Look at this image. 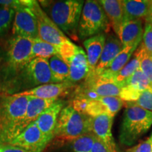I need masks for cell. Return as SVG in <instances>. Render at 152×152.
Segmentation results:
<instances>
[{"label": "cell", "instance_id": "24", "mask_svg": "<svg viewBox=\"0 0 152 152\" xmlns=\"http://www.w3.org/2000/svg\"><path fill=\"white\" fill-rule=\"evenodd\" d=\"M137 47H138L137 46H128L123 47L121 52L114 58L109 67L98 75H100L101 77H104V78L111 80H112V78L114 77V75H116L128 64L133 53H134V51H136Z\"/></svg>", "mask_w": 152, "mask_h": 152}, {"label": "cell", "instance_id": "30", "mask_svg": "<svg viewBox=\"0 0 152 152\" xmlns=\"http://www.w3.org/2000/svg\"><path fill=\"white\" fill-rule=\"evenodd\" d=\"M14 16V9L0 6V37L4 35L10 30Z\"/></svg>", "mask_w": 152, "mask_h": 152}, {"label": "cell", "instance_id": "11", "mask_svg": "<svg viewBox=\"0 0 152 152\" xmlns=\"http://www.w3.org/2000/svg\"><path fill=\"white\" fill-rule=\"evenodd\" d=\"M77 88L90 91L100 97L119 96L121 87L111 80H108L94 73L87 74V77Z\"/></svg>", "mask_w": 152, "mask_h": 152}, {"label": "cell", "instance_id": "35", "mask_svg": "<svg viewBox=\"0 0 152 152\" xmlns=\"http://www.w3.org/2000/svg\"><path fill=\"white\" fill-rule=\"evenodd\" d=\"M0 152H30L9 143L0 144Z\"/></svg>", "mask_w": 152, "mask_h": 152}, {"label": "cell", "instance_id": "34", "mask_svg": "<svg viewBox=\"0 0 152 152\" xmlns=\"http://www.w3.org/2000/svg\"><path fill=\"white\" fill-rule=\"evenodd\" d=\"M91 152H118V151H114L113 150L110 149L104 142L101 141L96 138V141H95L94 145L92 149Z\"/></svg>", "mask_w": 152, "mask_h": 152}, {"label": "cell", "instance_id": "37", "mask_svg": "<svg viewBox=\"0 0 152 152\" xmlns=\"http://www.w3.org/2000/svg\"><path fill=\"white\" fill-rule=\"evenodd\" d=\"M150 23V24H151V25H152V21H151V23Z\"/></svg>", "mask_w": 152, "mask_h": 152}, {"label": "cell", "instance_id": "36", "mask_svg": "<svg viewBox=\"0 0 152 152\" xmlns=\"http://www.w3.org/2000/svg\"><path fill=\"white\" fill-rule=\"evenodd\" d=\"M146 23H151L152 21V1H151V4H150L149 11L148 13L147 16L145 18Z\"/></svg>", "mask_w": 152, "mask_h": 152}, {"label": "cell", "instance_id": "3", "mask_svg": "<svg viewBox=\"0 0 152 152\" xmlns=\"http://www.w3.org/2000/svg\"><path fill=\"white\" fill-rule=\"evenodd\" d=\"M125 106L119 139L123 145L131 146L151 127L152 111L134 105Z\"/></svg>", "mask_w": 152, "mask_h": 152}, {"label": "cell", "instance_id": "7", "mask_svg": "<svg viewBox=\"0 0 152 152\" xmlns=\"http://www.w3.org/2000/svg\"><path fill=\"white\" fill-rule=\"evenodd\" d=\"M30 9L37 19L39 38L57 48L70 40L43 11L38 1L31 0Z\"/></svg>", "mask_w": 152, "mask_h": 152}, {"label": "cell", "instance_id": "21", "mask_svg": "<svg viewBox=\"0 0 152 152\" xmlns=\"http://www.w3.org/2000/svg\"><path fill=\"white\" fill-rule=\"evenodd\" d=\"M124 13V23L134 20L146 18L149 11L151 1L149 0H122Z\"/></svg>", "mask_w": 152, "mask_h": 152}, {"label": "cell", "instance_id": "2", "mask_svg": "<svg viewBox=\"0 0 152 152\" xmlns=\"http://www.w3.org/2000/svg\"><path fill=\"white\" fill-rule=\"evenodd\" d=\"M56 26L69 37L77 39V28L85 1L83 0L38 1Z\"/></svg>", "mask_w": 152, "mask_h": 152}, {"label": "cell", "instance_id": "25", "mask_svg": "<svg viewBox=\"0 0 152 152\" xmlns=\"http://www.w3.org/2000/svg\"><path fill=\"white\" fill-rule=\"evenodd\" d=\"M52 75L53 83H61L69 80V66L58 55H55L49 59Z\"/></svg>", "mask_w": 152, "mask_h": 152}, {"label": "cell", "instance_id": "10", "mask_svg": "<svg viewBox=\"0 0 152 152\" xmlns=\"http://www.w3.org/2000/svg\"><path fill=\"white\" fill-rule=\"evenodd\" d=\"M51 140L39 130L36 123L30 124L9 144L30 152H42Z\"/></svg>", "mask_w": 152, "mask_h": 152}, {"label": "cell", "instance_id": "29", "mask_svg": "<svg viewBox=\"0 0 152 152\" xmlns=\"http://www.w3.org/2000/svg\"><path fill=\"white\" fill-rule=\"evenodd\" d=\"M96 140V137L92 133H85L72 142L73 151L91 152Z\"/></svg>", "mask_w": 152, "mask_h": 152}, {"label": "cell", "instance_id": "13", "mask_svg": "<svg viewBox=\"0 0 152 152\" xmlns=\"http://www.w3.org/2000/svg\"><path fill=\"white\" fill-rule=\"evenodd\" d=\"M113 117L104 113L89 118V132L92 133L98 140L104 142L110 149L117 151L116 145L112 136L111 128Z\"/></svg>", "mask_w": 152, "mask_h": 152}, {"label": "cell", "instance_id": "28", "mask_svg": "<svg viewBox=\"0 0 152 152\" xmlns=\"http://www.w3.org/2000/svg\"><path fill=\"white\" fill-rule=\"evenodd\" d=\"M134 54L139 58V68L142 73L147 76L151 85H152V56L146 52L142 44L136 49Z\"/></svg>", "mask_w": 152, "mask_h": 152}, {"label": "cell", "instance_id": "6", "mask_svg": "<svg viewBox=\"0 0 152 152\" xmlns=\"http://www.w3.org/2000/svg\"><path fill=\"white\" fill-rule=\"evenodd\" d=\"M60 56L69 66L70 76L68 82L75 85L84 80L89 72L86 52L69 40L58 48Z\"/></svg>", "mask_w": 152, "mask_h": 152}, {"label": "cell", "instance_id": "32", "mask_svg": "<svg viewBox=\"0 0 152 152\" xmlns=\"http://www.w3.org/2000/svg\"><path fill=\"white\" fill-rule=\"evenodd\" d=\"M141 44L146 52L152 56V25L149 23H145Z\"/></svg>", "mask_w": 152, "mask_h": 152}, {"label": "cell", "instance_id": "17", "mask_svg": "<svg viewBox=\"0 0 152 152\" xmlns=\"http://www.w3.org/2000/svg\"><path fill=\"white\" fill-rule=\"evenodd\" d=\"M65 104L64 101L57 100L50 107L45 110L35 122L41 132L51 141L54 139L58 115L64 108Z\"/></svg>", "mask_w": 152, "mask_h": 152}, {"label": "cell", "instance_id": "15", "mask_svg": "<svg viewBox=\"0 0 152 152\" xmlns=\"http://www.w3.org/2000/svg\"><path fill=\"white\" fill-rule=\"evenodd\" d=\"M25 73L30 83L35 85L53 83L49 59L35 58L24 68Z\"/></svg>", "mask_w": 152, "mask_h": 152}, {"label": "cell", "instance_id": "31", "mask_svg": "<svg viewBox=\"0 0 152 152\" xmlns=\"http://www.w3.org/2000/svg\"><path fill=\"white\" fill-rule=\"evenodd\" d=\"M124 105H134L147 111H152V85L141 93L134 102H124Z\"/></svg>", "mask_w": 152, "mask_h": 152}, {"label": "cell", "instance_id": "26", "mask_svg": "<svg viewBox=\"0 0 152 152\" xmlns=\"http://www.w3.org/2000/svg\"><path fill=\"white\" fill-rule=\"evenodd\" d=\"M58 48L51 44L42 40L40 38L33 39L32 48V58H42L49 59L55 55H58Z\"/></svg>", "mask_w": 152, "mask_h": 152}, {"label": "cell", "instance_id": "5", "mask_svg": "<svg viewBox=\"0 0 152 152\" xmlns=\"http://www.w3.org/2000/svg\"><path fill=\"white\" fill-rule=\"evenodd\" d=\"M110 26L107 16L99 1H85L77 28V35L81 39H88L103 31L108 32Z\"/></svg>", "mask_w": 152, "mask_h": 152}, {"label": "cell", "instance_id": "1", "mask_svg": "<svg viewBox=\"0 0 152 152\" xmlns=\"http://www.w3.org/2000/svg\"><path fill=\"white\" fill-rule=\"evenodd\" d=\"M28 96L0 95V144L10 143L26 128Z\"/></svg>", "mask_w": 152, "mask_h": 152}, {"label": "cell", "instance_id": "23", "mask_svg": "<svg viewBox=\"0 0 152 152\" xmlns=\"http://www.w3.org/2000/svg\"><path fill=\"white\" fill-rule=\"evenodd\" d=\"M28 103L23 121L26 128L32 123L35 122L36 120L45 110L50 107L57 101L56 99H43L32 97V96H28Z\"/></svg>", "mask_w": 152, "mask_h": 152}, {"label": "cell", "instance_id": "20", "mask_svg": "<svg viewBox=\"0 0 152 152\" xmlns=\"http://www.w3.org/2000/svg\"><path fill=\"white\" fill-rule=\"evenodd\" d=\"M106 39V35L102 33L85 40L84 46L86 49L89 67L88 73L94 72L101 55L103 52Z\"/></svg>", "mask_w": 152, "mask_h": 152}, {"label": "cell", "instance_id": "14", "mask_svg": "<svg viewBox=\"0 0 152 152\" xmlns=\"http://www.w3.org/2000/svg\"><path fill=\"white\" fill-rule=\"evenodd\" d=\"M150 85L151 83L147 76L138 68L123 83L119 97L124 102H134L138 99L141 93Z\"/></svg>", "mask_w": 152, "mask_h": 152}, {"label": "cell", "instance_id": "22", "mask_svg": "<svg viewBox=\"0 0 152 152\" xmlns=\"http://www.w3.org/2000/svg\"><path fill=\"white\" fill-rule=\"evenodd\" d=\"M105 11L110 24L115 34L124 23V13L120 0H101L99 1Z\"/></svg>", "mask_w": 152, "mask_h": 152}, {"label": "cell", "instance_id": "12", "mask_svg": "<svg viewBox=\"0 0 152 152\" xmlns=\"http://www.w3.org/2000/svg\"><path fill=\"white\" fill-rule=\"evenodd\" d=\"M75 85L69 82L61 83H49V84L42 85L30 90L23 92L15 93L16 96H32L43 99H56L67 95L72 87Z\"/></svg>", "mask_w": 152, "mask_h": 152}, {"label": "cell", "instance_id": "19", "mask_svg": "<svg viewBox=\"0 0 152 152\" xmlns=\"http://www.w3.org/2000/svg\"><path fill=\"white\" fill-rule=\"evenodd\" d=\"M123 49V45L118 37L113 34L108 35L106 37L103 52L95 68V71L93 73L96 75L102 73L104 70L109 67L111 63Z\"/></svg>", "mask_w": 152, "mask_h": 152}, {"label": "cell", "instance_id": "27", "mask_svg": "<svg viewBox=\"0 0 152 152\" xmlns=\"http://www.w3.org/2000/svg\"><path fill=\"white\" fill-rule=\"evenodd\" d=\"M139 66H140L139 58L134 54L132 58L129 61L128 64L116 75H114V77L112 78V80L115 82L116 84L119 85L121 87H122L123 83L137 71V69L139 68Z\"/></svg>", "mask_w": 152, "mask_h": 152}, {"label": "cell", "instance_id": "16", "mask_svg": "<svg viewBox=\"0 0 152 152\" xmlns=\"http://www.w3.org/2000/svg\"><path fill=\"white\" fill-rule=\"evenodd\" d=\"M123 105L124 102L119 96H105L97 100H89L85 115L94 117L106 113L114 118Z\"/></svg>", "mask_w": 152, "mask_h": 152}, {"label": "cell", "instance_id": "18", "mask_svg": "<svg viewBox=\"0 0 152 152\" xmlns=\"http://www.w3.org/2000/svg\"><path fill=\"white\" fill-rule=\"evenodd\" d=\"M144 33L142 20H134L125 22L116 34L123 47H138L142 42Z\"/></svg>", "mask_w": 152, "mask_h": 152}, {"label": "cell", "instance_id": "4", "mask_svg": "<svg viewBox=\"0 0 152 152\" xmlns=\"http://www.w3.org/2000/svg\"><path fill=\"white\" fill-rule=\"evenodd\" d=\"M90 116L75 111L72 106H65L57 119L54 139L60 143L73 142L89 132Z\"/></svg>", "mask_w": 152, "mask_h": 152}, {"label": "cell", "instance_id": "8", "mask_svg": "<svg viewBox=\"0 0 152 152\" xmlns=\"http://www.w3.org/2000/svg\"><path fill=\"white\" fill-rule=\"evenodd\" d=\"M30 3L31 0H22L21 4L15 9V16L11 30L14 36H20L33 39L39 38L37 19L30 9Z\"/></svg>", "mask_w": 152, "mask_h": 152}, {"label": "cell", "instance_id": "9", "mask_svg": "<svg viewBox=\"0 0 152 152\" xmlns=\"http://www.w3.org/2000/svg\"><path fill=\"white\" fill-rule=\"evenodd\" d=\"M33 39L30 38L14 36L8 42L7 61L11 68L15 70L24 69L33 60L32 48Z\"/></svg>", "mask_w": 152, "mask_h": 152}, {"label": "cell", "instance_id": "33", "mask_svg": "<svg viewBox=\"0 0 152 152\" xmlns=\"http://www.w3.org/2000/svg\"><path fill=\"white\" fill-rule=\"evenodd\" d=\"M126 152H152V132L145 140L129 149Z\"/></svg>", "mask_w": 152, "mask_h": 152}]
</instances>
